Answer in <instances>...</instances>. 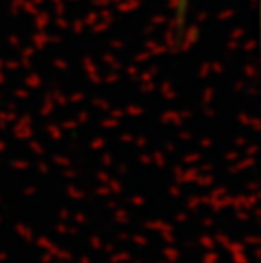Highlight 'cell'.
Masks as SVG:
<instances>
[{
  "label": "cell",
  "instance_id": "obj_1",
  "mask_svg": "<svg viewBox=\"0 0 261 263\" xmlns=\"http://www.w3.org/2000/svg\"><path fill=\"white\" fill-rule=\"evenodd\" d=\"M175 4V24L176 27H183L188 14V5H190V0H173Z\"/></svg>",
  "mask_w": 261,
  "mask_h": 263
}]
</instances>
